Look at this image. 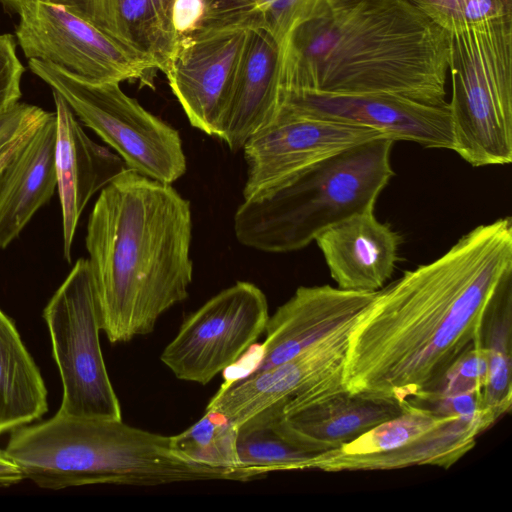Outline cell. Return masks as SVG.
<instances>
[{"label": "cell", "mask_w": 512, "mask_h": 512, "mask_svg": "<svg viewBox=\"0 0 512 512\" xmlns=\"http://www.w3.org/2000/svg\"><path fill=\"white\" fill-rule=\"evenodd\" d=\"M24 71L17 56L14 36L0 34V114L19 102Z\"/></svg>", "instance_id": "obj_30"}, {"label": "cell", "mask_w": 512, "mask_h": 512, "mask_svg": "<svg viewBox=\"0 0 512 512\" xmlns=\"http://www.w3.org/2000/svg\"><path fill=\"white\" fill-rule=\"evenodd\" d=\"M191 238L190 202L172 184L127 168L100 191L85 244L111 343L151 333L188 297Z\"/></svg>", "instance_id": "obj_3"}, {"label": "cell", "mask_w": 512, "mask_h": 512, "mask_svg": "<svg viewBox=\"0 0 512 512\" xmlns=\"http://www.w3.org/2000/svg\"><path fill=\"white\" fill-rule=\"evenodd\" d=\"M56 116L55 167L62 214L63 255L71 250L79 218L92 196L127 169L118 154L94 142L77 117L53 92Z\"/></svg>", "instance_id": "obj_16"}, {"label": "cell", "mask_w": 512, "mask_h": 512, "mask_svg": "<svg viewBox=\"0 0 512 512\" xmlns=\"http://www.w3.org/2000/svg\"><path fill=\"white\" fill-rule=\"evenodd\" d=\"M257 9L211 20L180 41L164 72L190 124L216 136Z\"/></svg>", "instance_id": "obj_11"}, {"label": "cell", "mask_w": 512, "mask_h": 512, "mask_svg": "<svg viewBox=\"0 0 512 512\" xmlns=\"http://www.w3.org/2000/svg\"><path fill=\"white\" fill-rule=\"evenodd\" d=\"M56 116L48 117L0 169V249L9 246L57 189Z\"/></svg>", "instance_id": "obj_19"}, {"label": "cell", "mask_w": 512, "mask_h": 512, "mask_svg": "<svg viewBox=\"0 0 512 512\" xmlns=\"http://www.w3.org/2000/svg\"><path fill=\"white\" fill-rule=\"evenodd\" d=\"M282 105L280 46L259 27L250 31L217 137L230 150H242L246 141L271 123Z\"/></svg>", "instance_id": "obj_17"}, {"label": "cell", "mask_w": 512, "mask_h": 512, "mask_svg": "<svg viewBox=\"0 0 512 512\" xmlns=\"http://www.w3.org/2000/svg\"><path fill=\"white\" fill-rule=\"evenodd\" d=\"M24 478L41 488L90 484L159 486L234 480V473L180 456L171 436L129 426L122 420L56 413L12 433L5 449Z\"/></svg>", "instance_id": "obj_4"}, {"label": "cell", "mask_w": 512, "mask_h": 512, "mask_svg": "<svg viewBox=\"0 0 512 512\" xmlns=\"http://www.w3.org/2000/svg\"><path fill=\"white\" fill-rule=\"evenodd\" d=\"M23 479L24 475L17 464L5 450H0V488L18 484Z\"/></svg>", "instance_id": "obj_33"}, {"label": "cell", "mask_w": 512, "mask_h": 512, "mask_svg": "<svg viewBox=\"0 0 512 512\" xmlns=\"http://www.w3.org/2000/svg\"><path fill=\"white\" fill-rule=\"evenodd\" d=\"M379 137L384 136L367 127L281 110L242 148L247 164L243 198L254 197L326 158Z\"/></svg>", "instance_id": "obj_13"}, {"label": "cell", "mask_w": 512, "mask_h": 512, "mask_svg": "<svg viewBox=\"0 0 512 512\" xmlns=\"http://www.w3.org/2000/svg\"><path fill=\"white\" fill-rule=\"evenodd\" d=\"M286 403H274L237 426L236 453L254 478L270 472L310 469L318 455L300 447L284 425Z\"/></svg>", "instance_id": "obj_24"}, {"label": "cell", "mask_w": 512, "mask_h": 512, "mask_svg": "<svg viewBox=\"0 0 512 512\" xmlns=\"http://www.w3.org/2000/svg\"><path fill=\"white\" fill-rule=\"evenodd\" d=\"M457 417L407 402L401 413L370 429L338 450L344 454H371L401 448Z\"/></svg>", "instance_id": "obj_27"}, {"label": "cell", "mask_w": 512, "mask_h": 512, "mask_svg": "<svg viewBox=\"0 0 512 512\" xmlns=\"http://www.w3.org/2000/svg\"><path fill=\"white\" fill-rule=\"evenodd\" d=\"M47 389L33 358L0 309V435L41 418Z\"/></svg>", "instance_id": "obj_23"}, {"label": "cell", "mask_w": 512, "mask_h": 512, "mask_svg": "<svg viewBox=\"0 0 512 512\" xmlns=\"http://www.w3.org/2000/svg\"><path fill=\"white\" fill-rule=\"evenodd\" d=\"M16 38L28 60L56 65L94 82L139 80L153 87L156 65L97 27L50 0H27L17 8Z\"/></svg>", "instance_id": "obj_9"}, {"label": "cell", "mask_w": 512, "mask_h": 512, "mask_svg": "<svg viewBox=\"0 0 512 512\" xmlns=\"http://www.w3.org/2000/svg\"><path fill=\"white\" fill-rule=\"evenodd\" d=\"M269 316L263 291L238 281L187 317L160 359L177 379L206 385L256 343Z\"/></svg>", "instance_id": "obj_10"}, {"label": "cell", "mask_w": 512, "mask_h": 512, "mask_svg": "<svg viewBox=\"0 0 512 512\" xmlns=\"http://www.w3.org/2000/svg\"><path fill=\"white\" fill-rule=\"evenodd\" d=\"M281 110L373 129L395 141L425 148H454L452 120L445 105H430L390 94H291Z\"/></svg>", "instance_id": "obj_14"}, {"label": "cell", "mask_w": 512, "mask_h": 512, "mask_svg": "<svg viewBox=\"0 0 512 512\" xmlns=\"http://www.w3.org/2000/svg\"><path fill=\"white\" fill-rule=\"evenodd\" d=\"M454 148L474 167L512 161V15L449 34Z\"/></svg>", "instance_id": "obj_6"}, {"label": "cell", "mask_w": 512, "mask_h": 512, "mask_svg": "<svg viewBox=\"0 0 512 512\" xmlns=\"http://www.w3.org/2000/svg\"><path fill=\"white\" fill-rule=\"evenodd\" d=\"M255 1V0H254Z\"/></svg>", "instance_id": "obj_35"}, {"label": "cell", "mask_w": 512, "mask_h": 512, "mask_svg": "<svg viewBox=\"0 0 512 512\" xmlns=\"http://www.w3.org/2000/svg\"><path fill=\"white\" fill-rule=\"evenodd\" d=\"M7 3L11 4L12 6H14L15 8H17L20 4H22L23 2L27 1V0H5Z\"/></svg>", "instance_id": "obj_34"}, {"label": "cell", "mask_w": 512, "mask_h": 512, "mask_svg": "<svg viewBox=\"0 0 512 512\" xmlns=\"http://www.w3.org/2000/svg\"><path fill=\"white\" fill-rule=\"evenodd\" d=\"M405 404L352 394L345 389L285 415L284 425L300 447L320 454L339 449L398 416Z\"/></svg>", "instance_id": "obj_22"}, {"label": "cell", "mask_w": 512, "mask_h": 512, "mask_svg": "<svg viewBox=\"0 0 512 512\" xmlns=\"http://www.w3.org/2000/svg\"><path fill=\"white\" fill-rule=\"evenodd\" d=\"M237 426L218 413L206 411L195 424L171 436L173 449L183 458L236 473L241 481L255 479L241 468L236 453Z\"/></svg>", "instance_id": "obj_26"}, {"label": "cell", "mask_w": 512, "mask_h": 512, "mask_svg": "<svg viewBox=\"0 0 512 512\" xmlns=\"http://www.w3.org/2000/svg\"><path fill=\"white\" fill-rule=\"evenodd\" d=\"M376 292L344 290L330 285L301 286L269 316L255 374L294 357L304 349L351 329Z\"/></svg>", "instance_id": "obj_15"}, {"label": "cell", "mask_w": 512, "mask_h": 512, "mask_svg": "<svg viewBox=\"0 0 512 512\" xmlns=\"http://www.w3.org/2000/svg\"><path fill=\"white\" fill-rule=\"evenodd\" d=\"M393 144L387 137L366 141L244 199L234 216L237 240L263 252H292L331 226L374 210L394 175Z\"/></svg>", "instance_id": "obj_5"}, {"label": "cell", "mask_w": 512, "mask_h": 512, "mask_svg": "<svg viewBox=\"0 0 512 512\" xmlns=\"http://www.w3.org/2000/svg\"><path fill=\"white\" fill-rule=\"evenodd\" d=\"M50 112L26 103L0 114V165L32 134Z\"/></svg>", "instance_id": "obj_29"}, {"label": "cell", "mask_w": 512, "mask_h": 512, "mask_svg": "<svg viewBox=\"0 0 512 512\" xmlns=\"http://www.w3.org/2000/svg\"><path fill=\"white\" fill-rule=\"evenodd\" d=\"M210 10L211 0H172L170 20L176 47L207 22Z\"/></svg>", "instance_id": "obj_32"}, {"label": "cell", "mask_w": 512, "mask_h": 512, "mask_svg": "<svg viewBox=\"0 0 512 512\" xmlns=\"http://www.w3.org/2000/svg\"><path fill=\"white\" fill-rule=\"evenodd\" d=\"M510 271L512 221L505 217L378 290L349 334L346 390L401 404L430 391L482 343L489 305Z\"/></svg>", "instance_id": "obj_1"}, {"label": "cell", "mask_w": 512, "mask_h": 512, "mask_svg": "<svg viewBox=\"0 0 512 512\" xmlns=\"http://www.w3.org/2000/svg\"><path fill=\"white\" fill-rule=\"evenodd\" d=\"M305 0H255L263 28L280 42L299 16Z\"/></svg>", "instance_id": "obj_31"}, {"label": "cell", "mask_w": 512, "mask_h": 512, "mask_svg": "<svg viewBox=\"0 0 512 512\" xmlns=\"http://www.w3.org/2000/svg\"><path fill=\"white\" fill-rule=\"evenodd\" d=\"M279 46L282 103L301 93L447 103L449 33L410 0H305Z\"/></svg>", "instance_id": "obj_2"}, {"label": "cell", "mask_w": 512, "mask_h": 512, "mask_svg": "<svg viewBox=\"0 0 512 512\" xmlns=\"http://www.w3.org/2000/svg\"><path fill=\"white\" fill-rule=\"evenodd\" d=\"M351 329L267 370L228 380L206 411L218 413L238 426L274 403L285 402L288 415L345 390L343 373Z\"/></svg>", "instance_id": "obj_12"}, {"label": "cell", "mask_w": 512, "mask_h": 512, "mask_svg": "<svg viewBox=\"0 0 512 512\" xmlns=\"http://www.w3.org/2000/svg\"><path fill=\"white\" fill-rule=\"evenodd\" d=\"M315 242L338 288L375 292L394 272L400 236L370 210L331 226Z\"/></svg>", "instance_id": "obj_18"}, {"label": "cell", "mask_w": 512, "mask_h": 512, "mask_svg": "<svg viewBox=\"0 0 512 512\" xmlns=\"http://www.w3.org/2000/svg\"><path fill=\"white\" fill-rule=\"evenodd\" d=\"M63 386L58 413L122 420L102 356L99 300L89 261L78 259L43 311Z\"/></svg>", "instance_id": "obj_8"}, {"label": "cell", "mask_w": 512, "mask_h": 512, "mask_svg": "<svg viewBox=\"0 0 512 512\" xmlns=\"http://www.w3.org/2000/svg\"><path fill=\"white\" fill-rule=\"evenodd\" d=\"M85 19L163 73L176 49L172 0H50Z\"/></svg>", "instance_id": "obj_21"}, {"label": "cell", "mask_w": 512, "mask_h": 512, "mask_svg": "<svg viewBox=\"0 0 512 512\" xmlns=\"http://www.w3.org/2000/svg\"><path fill=\"white\" fill-rule=\"evenodd\" d=\"M497 421L488 412L457 416L415 441L392 451L371 454H344L331 450L318 454L310 469L325 472L374 471L431 465L449 468L476 444V438Z\"/></svg>", "instance_id": "obj_20"}, {"label": "cell", "mask_w": 512, "mask_h": 512, "mask_svg": "<svg viewBox=\"0 0 512 512\" xmlns=\"http://www.w3.org/2000/svg\"><path fill=\"white\" fill-rule=\"evenodd\" d=\"M512 271L499 283L489 305L482 331V344L489 351L488 380L482 408L497 421L510 412Z\"/></svg>", "instance_id": "obj_25"}, {"label": "cell", "mask_w": 512, "mask_h": 512, "mask_svg": "<svg viewBox=\"0 0 512 512\" xmlns=\"http://www.w3.org/2000/svg\"><path fill=\"white\" fill-rule=\"evenodd\" d=\"M432 23L451 34L512 15V0H410Z\"/></svg>", "instance_id": "obj_28"}, {"label": "cell", "mask_w": 512, "mask_h": 512, "mask_svg": "<svg viewBox=\"0 0 512 512\" xmlns=\"http://www.w3.org/2000/svg\"><path fill=\"white\" fill-rule=\"evenodd\" d=\"M28 64L85 126L117 152L128 169L166 184L184 175L187 162L178 130L124 93L120 83L85 80L35 59Z\"/></svg>", "instance_id": "obj_7"}]
</instances>
